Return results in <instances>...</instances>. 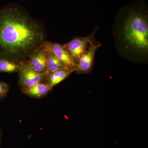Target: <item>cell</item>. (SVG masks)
I'll use <instances>...</instances> for the list:
<instances>
[{
	"instance_id": "9c48e42d",
	"label": "cell",
	"mask_w": 148,
	"mask_h": 148,
	"mask_svg": "<svg viewBox=\"0 0 148 148\" xmlns=\"http://www.w3.org/2000/svg\"><path fill=\"white\" fill-rule=\"evenodd\" d=\"M73 72V71L67 68L59 69L49 75L47 77L45 82L51 89H53L56 86L66 79Z\"/></svg>"
},
{
	"instance_id": "277c9868",
	"label": "cell",
	"mask_w": 148,
	"mask_h": 148,
	"mask_svg": "<svg viewBox=\"0 0 148 148\" xmlns=\"http://www.w3.org/2000/svg\"><path fill=\"white\" fill-rule=\"evenodd\" d=\"M99 27H97L90 34L86 36L76 37L64 45L65 49L76 64L90 45L95 41V35Z\"/></svg>"
},
{
	"instance_id": "5b68a950",
	"label": "cell",
	"mask_w": 148,
	"mask_h": 148,
	"mask_svg": "<svg viewBox=\"0 0 148 148\" xmlns=\"http://www.w3.org/2000/svg\"><path fill=\"white\" fill-rule=\"evenodd\" d=\"M40 46L47 51L53 53L67 69L75 71L77 67L76 63L65 49L64 45L45 40Z\"/></svg>"
},
{
	"instance_id": "7a4b0ae2",
	"label": "cell",
	"mask_w": 148,
	"mask_h": 148,
	"mask_svg": "<svg viewBox=\"0 0 148 148\" xmlns=\"http://www.w3.org/2000/svg\"><path fill=\"white\" fill-rule=\"evenodd\" d=\"M113 35L120 56L137 64L147 63L148 7L144 0H137L119 10Z\"/></svg>"
},
{
	"instance_id": "6da1fadb",
	"label": "cell",
	"mask_w": 148,
	"mask_h": 148,
	"mask_svg": "<svg viewBox=\"0 0 148 148\" xmlns=\"http://www.w3.org/2000/svg\"><path fill=\"white\" fill-rule=\"evenodd\" d=\"M45 41L43 28L23 7L11 3L0 9V58L28 60Z\"/></svg>"
},
{
	"instance_id": "4fadbf2b",
	"label": "cell",
	"mask_w": 148,
	"mask_h": 148,
	"mask_svg": "<svg viewBox=\"0 0 148 148\" xmlns=\"http://www.w3.org/2000/svg\"><path fill=\"white\" fill-rule=\"evenodd\" d=\"M1 137H2V132L1 131V130L0 129V144H1Z\"/></svg>"
},
{
	"instance_id": "52a82bcc",
	"label": "cell",
	"mask_w": 148,
	"mask_h": 148,
	"mask_svg": "<svg viewBox=\"0 0 148 148\" xmlns=\"http://www.w3.org/2000/svg\"><path fill=\"white\" fill-rule=\"evenodd\" d=\"M47 51L40 46L28 58L30 64L38 73L47 75Z\"/></svg>"
},
{
	"instance_id": "30bf717a",
	"label": "cell",
	"mask_w": 148,
	"mask_h": 148,
	"mask_svg": "<svg viewBox=\"0 0 148 148\" xmlns=\"http://www.w3.org/2000/svg\"><path fill=\"white\" fill-rule=\"evenodd\" d=\"M64 68H66L64 64L53 53L47 51V76L53 72Z\"/></svg>"
},
{
	"instance_id": "ba28073f",
	"label": "cell",
	"mask_w": 148,
	"mask_h": 148,
	"mask_svg": "<svg viewBox=\"0 0 148 148\" xmlns=\"http://www.w3.org/2000/svg\"><path fill=\"white\" fill-rule=\"evenodd\" d=\"M52 90L45 82H43L21 89V91L30 98L40 99L45 97Z\"/></svg>"
},
{
	"instance_id": "8992f818",
	"label": "cell",
	"mask_w": 148,
	"mask_h": 148,
	"mask_svg": "<svg viewBox=\"0 0 148 148\" xmlns=\"http://www.w3.org/2000/svg\"><path fill=\"white\" fill-rule=\"evenodd\" d=\"M100 42H94L90 45L87 50L82 55L77 64L75 72L78 74H88L92 71L95 53L101 47Z\"/></svg>"
},
{
	"instance_id": "3957f363",
	"label": "cell",
	"mask_w": 148,
	"mask_h": 148,
	"mask_svg": "<svg viewBox=\"0 0 148 148\" xmlns=\"http://www.w3.org/2000/svg\"><path fill=\"white\" fill-rule=\"evenodd\" d=\"M18 73V84L21 90L38 84L45 82L47 77L46 74L36 71L28 60L20 62Z\"/></svg>"
},
{
	"instance_id": "7c38bea8",
	"label": "cell",
	"mask_w": 148,
	"mask_h": 148,
	"mask_svg": "<svg viewBox=\"0 0 148 148\" xmlns=\"http://www.w3.org/2000/svg\"><path fill=\"white\" fill-rule=\"evenodd\" d=\"M9 90L10 86L8 84L4 82L0 81V99L6 97Z\"/></svg>"
},
{
	"instance_id": "8fae6325",
	"label": "cell",
	"mask_w": 148,
	"mask_h": 148,
	"mask_svg": "<svg viewBox=\"0 0 148 148\" xmlns=\"http://www.w3.org/2000/svg\"><path fill=\"white\" fill-rule=\"evenodd\" d=\"M20 63L6 58H0V73H18L20 68Z\"/></svg>"
}]
</instances>
